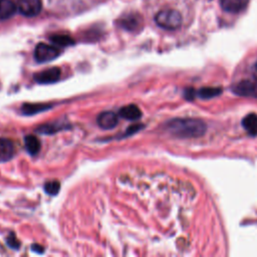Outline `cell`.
Returning <instances> with one entry per match:
<instances>
[{"mask_svg":"<svg viewBox=\"0 0 257 257\" xmlns=\"http://www.w3.org/2000/svg\"><path fill=\"white\" fill-rule=\"evenodd\" d=\"M165 130L178 139H196L207 132V123L199 118L177 117L166 122Z\"/></svg>","mask_w":257,"mask_h":257,"instance_id":"1","label":"cell"},{"mask_svg":"<svg viewBox=\"0 0 257 257\" xmlns=\"http://www.w3.org/2000/svg\"><path fill=\"white\" fill-rule=\"evenodd\" d=\"M182 15L179 11L169 8L159 11L155 17L158 26L167 30L178 29L182 24Z\"/></svg>","mask_w":257,"mask_h":257,"instance_id":"2","label":"cell"},{"mask_svg":"<svg viewBox=\"0 0 257 257\" xmlns=\"http://www.w3.org/2000/svg\"><path fill=\"white\" fill-rule=\"evenodd\" d=\"M60 54V50L53 45L46 43H38L34 50V57L37 62L45 63L54 60Z\"/></svg>","mask_w":257,"mask_h":257,"instance_id":"3","label":"cell"},{"mask_svg":"<svg viewBox=\"0 0 257 257\" xmlns=\"http://www.w3.org/2000/svg\"><path fill=\"white\" fill-rule=\"evenodd\" d=\"M232 91L240 96L257 98V79H243L232 86Z\"/></svg>","mask_w":257,"mask_h":257,"instance_id":"4","label":"cell"},{"mask_svg":"<svg viewBox=\"0 0 257 257\" xmlns=\"http://www.w3.org/2000/svg\"><path fill=\"white\" fill-rule=\"evenodd\" d=\"M61 70L58 67H49L34 74V80L39 84H51L59 80Z\"/></svg>","mask_w":257,"mask_h":257,"instance_id":"5","label":"cell"},{"mask_svg":"<svg viewBox=\"0 0 257 257\" xmlns=\"http://www.w3.org/2000/svg\"><path fill=\"white\" fill-rule=\"evenodd\" d=\"M18 9L21 14L27 17L36 16L41 10L40 0H19Z\"/></svg>","mask_w":257,"mask_h":257,"instance_id":"6","label":"cell"},{"mask_svg":"<svg viewBox=\"0 0 257 257\" xmlns=\"http://www.w3.org/2000/svg\"><path fill=\"white\" fill-rule=\"evenodd\" d=\"M96 122L103 130H111L117 125L118 118L113 111H102L97 115Z\"/></svg>","mask_w":257,"mask_h":257,"instance_id":"7","label":"cell"},{"mask_svg":"<svg viewBox=\"0 0 257 257\" xmlns=\"http://www.w3.org/2000/svg\"><path fill=\"white\" fill-rule=\"evenodd\" d=\"M118 114L120 117L127 119V120H138L143 115L142 110L136 104H128V105L122 106L118 110Z\"/></svg>","mask_w":257,"mask_h":257,"instance_id":"8","label":"cell"},{"mask_svg":"<svg viewBox=\"0 0 257 257\" xmlns=\"http://www.w3.org/2000/svg\"><path fill=\"white\" fill-rule=\"evenodd\" d=\"M249 0H220L223 10L231 13H237L244 10Z\"/></svg>","mask_w":257,"mask_h":257,"instance_id":"9","label":"cell"},{"mask_svg":"<svg viewBox=\"0 0 257 257\" xmlns=\"http://www.w3.org/2000/svg\"><path fill=\"white\" fill-rule=\"evenodd\" d=\"M14 155L13 143L4 138H0V163L8 162Z\"/></svg>","mask_w":257,"mask_h":257,"instance_id":"10","label":"cell"},{"mask_svg":"<svg viewBox=\"0 0 257 257\" xmlns=\"http://www.w3.org/2000/svg\"><path fill=\"white\" fill-rule=\"evenodd\" d=\"M67 127H68V124L64 123L63 121H53V122L43 123L39 125L36 128V132L43 135H52L61 130H66Z\"/></svg>","mask_w":257,"mask_h":257,"instance_id":"11","label":"cell"},{"mask_svg":"<svg viewBox=\"0 0 257 257\" xmlns=\"http://www.w3.org/2000/svg\"><path fill=\"white\" fill-rule=\"evenodd\" d=\"M51 107L52 105L47 103H24L21 106V111L25 115H33V114L48 110Z\"/></svg>","mask_w":257,"mask_h":257,"instance_id":"12","label":"cell"},{"mask_svg":"<svg viewBox=\"0 0 257 257\" xmlns=\"http://www.w3.org/2000/svg\"><path fill=\"white\" fill-rule=\"evenodd\" d=\"M242 125L245 131L251 136H257V114L249 113L242 119Z\"/></svg>","mask_w":257,"mask_h":257,"instance_id":"13","label":"cell"},{"mask_svg":"<svg viewBox=\"0 0 257 257\" xmlns=\"http://www.w3.org/2000/svg\"><path fill=\"white\" fill-rule=\"evenodd\" d=\"M24 146H25V149L28 152V154L31 156L37 155L41 149V144H40L39 139L32 135L25 137Z\"/></svg>","mask_w":257,"mask_h":257,"instance_id":"14","label":"cell"},{"mask_svg":"<svg viewBox=\"0 0 257 257\" xmlns=\"http://www.w3.org/2000/svg\"><path fill=\"white\" fill-rule=\"evenodd\" d=\"M16 6L11 0H0V20H6L14 15Z\"/></svg>","mask_w":257,"mask_h":257,"instance_id":"15","label":"cell"},{"mask_svg":"<svg viewBox=\"0 0 257 257\" xmlns=\"http://www.w3.org/2000/svg\"><path fill=\"white\" fill-rule=\"evenodd\" d=\"M222 93V88L221 87H214V86H209V87H202L198 91H196V95L198 97H201L203 99H209L213 98L215 96H218Z\"/></svg>","mask_w":257,"mask_h":257,"instance_id":"16","label":"cell"},{"mask_svg":"<svg viewBox=\"0 0 257 257\" xmlns=\"http://www.w3.org/2000/svg\"><path fill=\"white\" fill-rule=\"evenodd\" d=\"M50 40L52 43L60 46V47H65V46H70L74 44V40L68 36V35H53L50 37Z\"/></svg>","mask_w":257,"mask_h":257,"instance_id":"17","label":"cell"},{"mask_svg":"<svg viewBox=\"0 0 257 257\" xmlns=\"http://www.w3.org/2000/svg\"><path fill=\"white\" fill-rule=\"evenodd\" d=\"M60 190V183L58 181H49V182H46L44 184V191L48 194V195H52V196H55L58 194Z\"/></svg>","mask_w":257,"mask_h":257,"instance_id":"18","label":"cell"},{"mask_svg":"<svg viewBox=\"0 0 257 257\" xmlns=\"http://www.w3.org/2000/svg\"><path fill=\"white\" fill-rule=\"evenodd\" d=\"M6 242H7L8 246H9L10 248H13V249L18 248L19 245H20V243L18 242V240L16 239V237H15V235H14L13 233L9 234V236H8L7 239H6Z\"/></svg>","mask_w":257,"mask_h":257,"instance_id":"19","label":"cell"},{"mask_svg":"<svg viewBox=\"0 0 257 257\" xmlns=\"http://www.w3.org/2000/svg\"><path fill=\"white\" fill-rule=\"evenodd\" d=\"M142 127H144V125H143V124H141V123H136V124H133V125H131V126H128V127H127L125 135H126V136H131V135H134V134L138 133L139 131H141V130H142Z\"/></svg>","mask_w":257,"mask_h":257,"instance_id":"20","label":"cell"},{"mask_svg":"<svg viewBox=\"0 0 257 257\" xmlns=\"http://www.w3.org/2000/svg\"><path fill=\"white\" fill-rule=\"evenodd\" d=\"M184 94H185V97H186L187 99H193V98L196 96V91H195L194 89L190 88V89H186Z\"/></svg>","mask_w":257,"mask_h":257,"instance_id":"21","label":"cell"},{"mask_svg":"<svg viewBox=\"0 0 257 257\" xmlns=\"http://www.w3.org/2000/svg\"><path fill=\"white\" fill-rule=\"evenodd\" d=\"M31 249H32L34 252H37V253H43V251H44L43 247L39 246L38 244H33V245L31 246Z\"/></svg>","mask_w":257,"mask_h":257,"instance_id":"22","label":"cell"},{"mask_svg":"<svg viewBox=\"0 0 257 257\" xmlns=\"http://www.w3.org/2000/svg\"><path fill=\"white\" fill-rule=\"evenodd\" d=\"M256 68H257V63H256Z\"/></svg>","mask_w":257,"mask_h":257,"instance_id":"23","label":"cell"}]
</instances>
